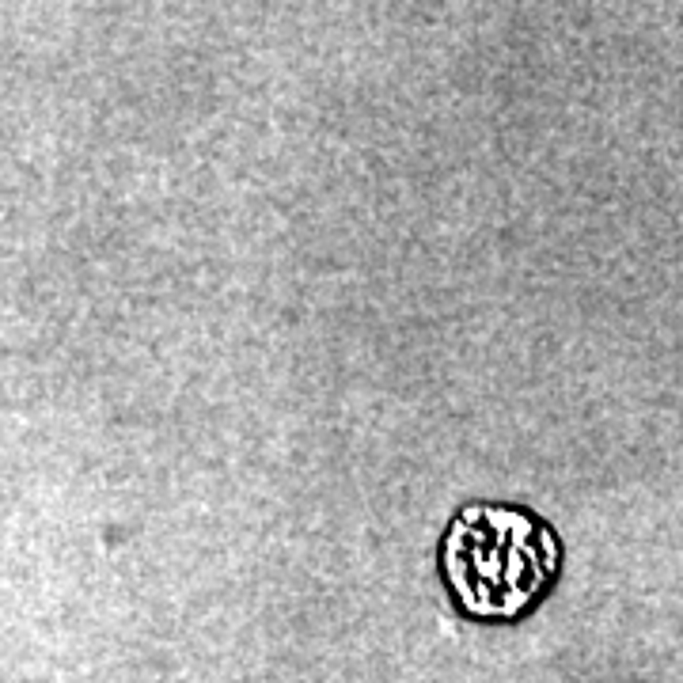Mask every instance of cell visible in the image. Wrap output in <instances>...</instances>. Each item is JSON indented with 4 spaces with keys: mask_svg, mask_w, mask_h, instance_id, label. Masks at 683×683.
I'll return each mask as SVG.
<instances>
[{
    "mask_svg": "<svg viewBox=\"0 0 683 683\" xmlns=\"http://www.w3.org/2000/svg\"><path fill=\"white\" fill-rule=\"evenodd\" d=\"M554 539L512 509H467L444 543V573L474 615H517L554 577Z\"/></svg>",
    "mask_w": 683,
    "mask_h": 683,
    "instance_id": "obj_1",
    "label": "cell"
}]
</instances>
